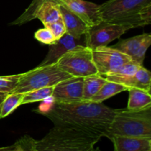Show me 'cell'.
Returning <instances> with one entry per match:
<instances>
[{
  "label": "cell",
  "mask_w": 151,
  "mask_h": 151,
  "mask_svg": "<svg viewBox=\"0 0 151 151\" xmlns=\"http://www.w3.org/2000/svg\"><path fill=\"white\" fill-rule=\"evenodd\" d=\"M116 109L103 103L85 101L69 103H54L43 114L53 123L75 125L100 137H106Z\"/></svg>",
  "instance_id": "cell-1"
},
{
  "label": "cell",
  "mask_w": 151,
  "mask_h": 151,
  "mask_svg": "<svg viewBox=\"0 0 151 151\" xmlns=\"http://www.w3.org/2000/svg\"><path fill=\"white\" fill-rule=\"evenodd\" d=\"M101 137L72 125L55 123L41 140L36 151H91Z\"/></svg>",
  "instance_id": "cell-2"
},
{
  "label": "cell",
  "mask_w": 151,
  "mask_h": 151,
  "mask_svg": "<svg viewBox=\"0 0 151 151\" xmlns=\"http://www.w3.org/2000/svg\"><path fill=\"white\" fill-rule=\"evenodd\" d=\"M102 21L122 25L128 29L150 24L151 0H109L100 4Z\"/></svg>",
  "instance_id": "cell-3"
},
{
  "label": "cell",
  "mask_w": 151,
  "mask_h": 151,
  "mask_svg": "<svg viewBox=\"0 0 151 151\" xmlns=\"http://www.w3.org/2000/svg\"><path fill=\"white\" fill-rule=\"evenodd\" d=\"M113 136L151 138V106L140 110L116 109L106 137Z\"/></svg>",
  "instance_id": "cell-4"
},
{
  "label": "cell",
  "mask_w": 151,
  "mask_h": 151,
  "mask_svg": "<svg viewBox=\"0 0 151 151\" xmlns=\"http://www.w3.org/2000/svg\"><path fill=\"white\" fill-rule=\"evenodd\" d=\"M72 75L63 72L57 63L38 66L25 73H22L17 86L12 93H26L44 87L55 86L59 82Z\"/></svg>",
  "instance_id": "cell-5"
},
{
  "label": "cell",
  "mask_w": 151,
  "mask_h": 151,
  "mask_svg": "<svg viewBox=\"0 0 151 151\" xmlns=\"http://www.w3.org/2000/svg\"><path fill=\"white\" fill-rule=\"evenodd\" d=\"M61 70L72 77H84L98 74L92 57V50L80 46L62 55L57 62Z\"/></svg>",
  "instance_id": "cell-6"
},
{
  "label": "cell",
  "mask_w": 151,
  "mask_h": 151,
  "mask_svg": "<svg viewBox=\"0 0 151 151\" xmlns=\"http://www.w3.org/2000/svg\"><path fill=\"white\" fill-rule=\"evenodd\" d=\"M128 29L122 25L101 21L97 24L90 27L88 32L85 34L86 45L91 50L107 46L112 41L120 38Z\"/></svg>",
  "instance_id": "cell-7"
},
{
  "label": "cell",
  "mask_w": 151,
  "mask_h": 151,
  "mask_svg": "<svg viewBox=\"0 0 151 151\" xmlns=\"http://www.w3.org/2000/svg\"><path fill=\"white\" fill-rule=\"evenodd\" d=\"M92 57L97 72L100 75H109L123 64L132 60L127 55L107 46L98 47L92 50Z\"/></svg>",
  "instance_id": "cell-8"
},
{
  "label": "cell",
  "mask_w": 151,
  "mask_h": 151,
  "mask_svg": "<svg viewBox=\"0 0 151 151\" xmlns=\"http://www.w3.org/2000/svg\"><path fill=\"white\" fill-rule=\"evenodd\" d=\"M83 78L72 77L54 86L51 98L54 103H69L83 100Z\"/></svg>",
  "instance_id": "cell-9"
},
{
  "label": "cell",
  "mask_w": 151,
  "mask_h": 151,
  "mask_svg": "<svg viewBox=\"0 0 151 151\" xmlns=\"http://www.w3.org/2000/svg\"><path fill=\"white\" fill-rule=\"evenodd\" d=\"M49 46V52L47 56L38 66H45L56 63L58 59L66 52L80 46L86 45L85 35L81 38H75L66 32L63 36Z\"/></svg>",
  "instance_id": "cell-10"
},
{
  "label": "cell",
  "mask_w": 151,
  "mask_h": 151,
  "mask_svg": "<svg viewBox=\"0 0 151 151\" xmlns=\"http://www.w3.org/2000/svg\"><path fill=\"white\" fill-rule=\"evenodd\" d=\"M62 4L81 18L88 27L97 24L102 21L99 13V4L84 0H61Z\"/></svg>",
  "instance_id": "cell-11"
},
{
  "label": "cell",
  "mask_w": 151,
  "mask_h": 151,
  "mask_svg": "<svg viewBox=\"0 0 151 151\" xmlns=\"http://www.w3.org/2000/svg\"><path fill=\"white\" fill-rule=\"evenodd\" d=\"M106 80L112 82L123 84L129 88H137L150 93L151 73L142 66L137 70L134 75L127 78H112L106 76Z\"/></svg>",
  "instance_id": "cell-12"
},
{
  "label": "cell",
  "mask_w": 151,
  "mask_h": 151,
  "mask_svg": "<svg viewBox=\"0 0 151 151\" xmlns=\"http://www.w3.org/2000/svg\"><path fill=\"white\" fill-rule=\"evenodd\" d=\"M116 151H150L151 138L113 136L110 138Z\"/></svg>",
  "instance_id": "cell-13"
},
{
  "label": "cell",
  "mask_w": 151,
  "mask_h": 151,
  "mask_svg": "<svg viewBox=\"0 0 151 151\" xmlns=\"http://www.w3.org/2000/svg\"><path fill=\"white\" fill-rule=\"evenodd\" d=\"M66 32L75 38H81L88 32V27L81 18L62 4L59 5Z\"/></svg>",
  "instance_id": "cell-14"
},
{
  "label": "cell",
  "mask_w": 151,
  "mask_h": 151,
  "mask_svg": "<svg viewBox=\"0 0 151 151\" xmlns=\"http://www.w3.org/2000/svg\"><path fill=\"white\" fill-rule=\"evenodd\" d=\"M59 5L55 1H45L37 10L35 19H39L43 24L62 19Z\"/></svg>",
  "instance_id": "cell-15"
},
{
  "label": "cell",
  "mask_w": 151,
  "mask_h": 151,
  "mask_svg": "<svg viewBox=\"0 0 151 151\" xmlns=\"http://www.w3.org/2000/svg\"><path fill=\"white\" fill-rule=\"evenodd\" d=\"M148 34L149 33H143L142 35H136V36L127 38V39L119 40L118 43L112 46L111 47L127 55L132 60L138 52L142 43L148 35Z\"/></svg>",
  "instance_id": "cell-16"
},
{
  "label": "cell",
  "mask_w": 151,
  "mask_h": 151,
  "mask_svg": "<svg viewBox=\"0 0 151 151\" xmlns=\"http://www.w3.org/2000/svg\"><path fill=\"white\" fill-rule=\"evenodd\" d=\"M128 107L130 110H140L151 106L150 92L137 88H129Z\"/></svg>",
  "instance_id": "cell-17"
},
{
  "label": "cell",
  "mask_w": 151,
  "mask_h": 151,
  "mask_svg": "<svg viewBox=\"0 0 151 151\" xmlns=\"http://www.w3.org/2000/svg\"><path fill=\"white\" fill-rule=\"evenodd\" d=\"M107 81L106 78L99 74L88 75L83 78V100L89 101Z\"/></svg>",
  "instance_id": "cell-18"
},
{
  "label": "cell",
  "mask_w": 151,
  "mask_h": 151,
  "mask_svg": "<svg viewBox=\"0 0 151 151\" xmlns=\"http://www.w3.org/2000/svg\"><path fill=\"white\" fill-rule=\"evenodd\" d=\"M128 88L124 86L123 84L119 83L112 82L108 81L103 84L98 92L93 96L91 99V101L97 102V103H103L104 100L122 92V91H128Z\"/></svg>",
  "instance_id": "cell-19"
},
{
  "label": "cell",
  "mask_w": 151,
  "mask_h": 151,
  "mask_svg": "<svg viewBox=\"0 0 151 151\" xmlns=\"http://www.w3.org/2000/svg\"><path fill=\"white\" fill-rule=\"evenodd\" d=\"M24 93H9L1 103L0 117L4 118L8 116L19 106L22 105Z\"/></svg>",
  "instance_id": "cell-20"
},
{
  "label": "cell",
  "mask_w": 151,
  "mask_h": 151,
  "mask_svg": "<svg viewBox=\"0 0 151 151\" xmlns=\"http://www.w3.org/2000/svg\"><path fill=\"white\" fill-rule=\"evenodd\" d=\"M54 86L44 87V88H38L24 93L23 99L22 101V105L28 104V103H34V102L41 101L51 98Z\"/></svg>",
  "instance_id": "cell-21"
},
{
  "label": "cell",
  "mask_w": 151,
  "mask_h": 151,
  "mask_svg": "<svg viewBox=\"0 0 151 151\" xmlns=\"http://www.w3.org/2000/svg\"><path fill=\"white\" fill-rule=\"evenodd\" d=\"M45 1H53L59 4L61 0H32L31 4L25 10V11L17 19L12 22L10 25H22L35 19V15L37 10L40 5Z\"/></svg>",
  "instance_id": "cell-22"
},
{
  "label": "cell",
  "mask_w": 151,
  "mask_h": 151,
  "mask_svg": "<svg viewBox=\"0 0 151 151\" xmlns=\"http://www.w3.org/2000/svg\"><path fill=\"white\" fill-rule=\"evenodd\" d=\"M141 66V65L136 63L134 60H131L121 66L119 69L114 72L106 76L112 77V78H127L134 75Z\"/></svg>",
  "instance_id": "cell-23"
},
{
  "label": "cell",
  "mask_w": 151,
  "mask_h": 151,
  "mask_svg": "<svg viewBox=\"0 0 151 151\" xmlns=\"http://www.w3.org/2000/svg\"><path fill=\"white\" fill-rule=\"evenodd\" d=\"M36 142L37 140H35L29 136L26 135L19 140H18L11 147H7V148H1V150L36 151Z\"/></svg>",
  "instance_id": "cell-24"
},
{
  "label": "cell",
  "mask_w": 151,
  "mask_h": 151,
  "mask_svg": "<svg viewBox=\"0 0 151 151\" xmlns=\"http://www.w3.org/2000/svg\"><path fill=\"white\" fill-rule=\"evenodd\" d=\"M22 74L0 76V92L12 93L17 86Z\"/></svg>",
  "instance_id": "cell-25"
},
{
  "label": "cell",
  "mask_w": 151,
  "mask_h": 151,
  "mask_svg": "<svg viewBox=\"0 0 151 151\" xmlns=\"http://www.w3.org/2000/svg\"><path fill=\"white\" fill-rule=\"evenodd\" d=\"M44 25V27L47 28L52 33L56 40L60 38V37L63 36L66 33V27H65L62 19L52 22V23L45 24Z\"/></svg>",
  "instance_id": "cell-26"
},
{
  "label": "cell",
  "mask_w": 151,
  "mask_h": 151,
  "mask_svg": "<svg viewBox=\"0 0 151 151\" xmlns=\"http://www.w3.org/2000/svg\"><path fill=\"white\" fill-rule=\"evenodd\" d=\"M150 44H151V35L149 33L148 35L146 37L144 41H143V42L142 43L138 52H137L136 55L134 57V58L132 59V60H134V61H135L136 63H139V65L142 66L143 61H144L145 58L146 52H147V49H148L149 47H150Z\"/></svg>",
  "instance_id": "cell-27"
},
{
  "label": "cell",
  "mask_w": 151,
  "mask_h": 151,
  "mask_svg": "<svg viewBox=\"0 0 151 151\" xmlns=\"http://www.w3.org/2000/svg\"><path fill=\"white\" fill-rule=\"evenodd\" d=\"M35 38L42 44H47V45H50L56 41L52 33L46 27L36 31L35 33Z\"/></svg>",
  "instance_id": "cell-28"
},
{
  "label": "cell",
  "mask_w": 151,
  "mask_h": 151,
  "mask_svg": "<svg viewBox=\"0 0 151 151\" xmlns=\"http://www.w3.org/2000/svg\"><path fill=\"white\" fill-rule=\"evenodd\" d=\"M8 93H4V92H0V110H1V103H2L3 100H4V98L6 97V96L7 95ZM1 119V117H0Z\"/></svg>",
  "instance_id": "cell-29"
}]
</instances>
